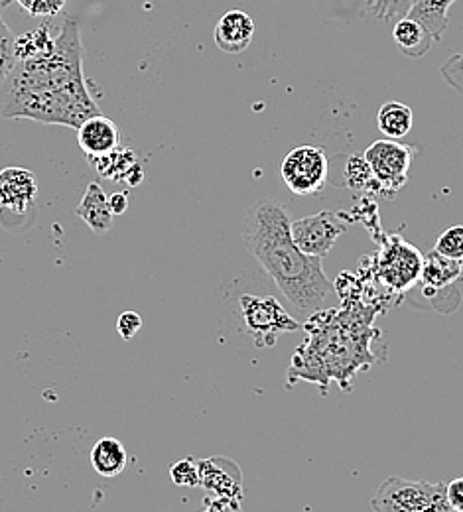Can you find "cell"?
I'll list each match as a JSON object with an SVG mask.
<instances>
[{
  "instance_id": "cell-1",
  "label": "cell",
  "mask_w": 463,
  "mask_h": 512,
  "mask_svg": "<svg viewBox=\"0 0 463 512\" xmlns=\"http://www.w3.org/2000/svg\"><path fill=\"white\" fill-rule=\"evenodd\" d=\"M99 113L83 75V46L75 18L64 20L48 54L18 60L0 83V117L4 119L79 128Z\"/></svg>"
},
{
  "instance_id": "cell-2",
  "label": "cell",
  "mask_w": 463,
  "mask_h": 512,
  "mask_svg": "<svg viewBox=\"0 0 463 512\" xmlns=\"http://www.w3.org/2000/svg\"><path fill=\"white\" fill-rule=\"evenodd\" d=\"M290 223L286 207L265 197L249 213L243 241L292 308L302 316H314L330 298L333 284L322 268V258L298 249Z\"/></svg>"
},
{
  "instance_id": "cell-3",
  "label": "cell",
  "mask_w": 463,
  "mask_h": 512,
  "mask_svg": "<svg viewBox=\"0 0 463 512\" xmlns=\"http://www.w3.org/2000/svg\"><path fill=\"white\" fill-rule=\"evenodd\" d=\"M375 512H452L446 497V483L412 481L389 477L371 499Z\"/></svg>"
},
{
  "instance_id": "cell-4",
  "label": "cell",
  "mask_w": 463,
  "mask_h": 512,
  "mask_svg": "<svg viewBox=\"0 0 463 512\" xmlns=\"http://www.w3.org/2000/svg\"><path fill=\"white\" fill-rule=\"evenodd\" d=\"M243 321L259 349H270L284 333L300 331L302 323L288 316L282 304L272 296L245 294L239 300Z\"/></svg>"
},
{
  "instance_id": "cell-5",
  "label": "cell",
  "mask_w": 463,
  "mask_h": 512,
  "mask_svg": "<svg viewBox=\"0 0 463 512\" xmlns=\"http://www.w3.org/2000/svg\"><path fill=\"white\" fill-rule=\"evenodd\" d=\"M282 180L294 195L310 197L324 192L330 174V162L322 148L298 146L286 154L280 166Z\"/></svg>"
},
{
  "instance_id": "cell-6",
  "label": "cell",
  "mask_w": 463,
  "mask_h": 512,
  "mask_svg": "<svg viewBox=\"0 0 463 512\" xmlns=\"http://www.w3.org/2000/svg\"><path fill=\"white\" fill-rule=\"evenodd\" d=\"M363 158L367 160L381 193L393 195L398 190H402V186L408 180L414 148L397 140L385 138V140H375L363 152Z\"/></svg>"
},
{
  "instance_id": "cell-7",
  "label": "cell",
  "mask_w": 463,
  "mask_h": 512,
  "mask_svg": "<svg viewBox=\"0 0 463 512\" xmlns=\"http://www.w3.org/2000/svg\"><path fill=\"white\" fill-rule=\"evenodd\" d=\"M349 217L343 213L320 211L316 215H308L290 223L292 239L304 255L322 258L328 256L337 239L347 231Z\"/></svg>"
},
{
  "instance_id": "cell-8",
  "label": "cell",
  "mask_w": 463,
  "mask_h": 512,
  "mask_svg": "<svg viewBox=\"0 0 463 512\" xmlns=\"http://www.w3.org/2000/svg\"><path fill=\"white\" fill-rule=\"evenodd\" d=\"M424 256L402 237L393 235L383 241L379 255V272L387 286L397 292L412 288L422 276Z\"/></svg>"
},
{
  "instance_id": "cell-9",
  "label": "cell",
  "mask_w": 463,
  "mask_h": 512,
  "mask_svg": "<svg viewBox=\"0 0 463 512\" xmlns=\"http://www.w3.org/2000/svg\"><path fill=\"white\" fill-rule=\"evenodd\" d=\"M199 465V485L225 499H243V473L241 467L229 457H209L201 459Z\"/></svg>"
},
{
  "instance_id": "cell-10",
  "label": "cell",
  "mask_w": 463,
  "mask_h": 512,
  "mask_svg": "<svg viewBox=\"0 0 463 512\" xmlns=\"http://www.w3.org/2000/svg\"><path fill=\"white\" fill-rule=\"evenodd\" d=\"M38 195L36 176L26 168L0 170V213L24 215L32 209Z\"/></svg>"
},
{
  "instance_id": "cell-11",
  "label": "cell",
  "mask_w": 463,
  "mask_h": 512,
  "mask_svg": "<svg viewBox=\"0 0 463 512\" xmlns=\"http://www.w3.org/2000/svg\"><path fill=\"white\" fill-rule=\"evenodd\" d=\"M121 132L113 119L105 115H93L77 128V144L87 158L111 154L119 148Z\"/></svg>"
},
{
  "instance_id": "cell-12",
  "label": "cell",
  "mask_w": 463,
  "mask_h": 512,
  "mask_svg": "<svg viewBox=\"0 0 463 512\" xmlns=\"http://www.w3.org/2000/svg\"><path fill=\"white\" fill-rule=\"evenodd\" d=\"M255 38V22L243 10H229L221 16L215 26L213 40L217 48L225 54L245 52Z\"/></svg>"
},
{
  "instance_id": "cell-13",
  "label": "cell",
  "mask_w": 463,
  "mask_h": 512,
  "mask_svg": "<svg viewBox=\"0 0 463 512\" xmlns=\"http://www.w3.org/2000/svg\"><path fill=\"white\" fill-rule=\"evenodd\" d=\"M75 213L85 221V225L95 233H109L113 229L115 215L109 207V197L101 184L93 182L87 186L81 201L77 203Z\"/></svg>"
},
{
  "instance_id": "cell-14",
  "label": "cell",
  "mask_w": 463,
  "mask_h": 512,
  "mask_svg": "<svg viewBox=\"0 0 463 512\" xmlns=\"http://www.w3.org/2000/svg\"><path fill=\"white\" fill-rule=\"evenodd\" d=\"M393 40L404 56L414 60L426 56L434 46V36L412 18H402L395 22Z\"/></svg>"
},
{
  "instance_id": "cell-15",
  "label": "cell",
  "mask_w": 463,
  "mask_h": 512,
  "mask_svg": "<svg viewBox=\"0 0 463 512\" xmlns=\"http://www.w3.org/2000/svg\"><path fill=\"white\" fill-rule=\"evenodd\" d=\"M91 465L101 477H117L127 467V449L117 438H103L91 449Z\"/></svg>"
},
{
  "instance_id": "cell-16",
  "label": "cell",
  "mask_w": 463,
  "mask_h": 512,
  "mask_svg": "<svg viewBox=\"0 0 463 512\" xmlns=\"http://www.w3.org/2000/svg\"><path fill=\"white\" fill-rule=\"evenodd\" d=\"M456 0H416L406 18L420 22L434 40L442 38L448 28V10Z\"/></svg>"
},
{
  "instance_id": "cell-17",
  "label": "cell",
  "mask_w": 463,
  "mask_h": 512,
  "mask_svg": "<svg viewBox=\"0 0 463 512\" xmlns=\"http://www.w3.org/2000/svg\"><path fill=\"white\" fill-rule=\"evenodd\" d=\"M462 276V262L452 260L446 256L438 255L432 251L430 256L424 258L422 266V282L432 290H442L450 284H454Z\"/></svg>"
},
{
  "instance_id": "cell-18",
  "label": "cell",
  "mask_w": 463,
  "mask_h": 512,
  "mask_svg": "<svg viewBox=\"0 0 463 512\" xmlns=\"http://www.w3.org/2000/svg\"><path fill=\"white\" fill-rule=\"evenodd\" d=\"M377 125L379 130L391 138V140H398L402 136H406L412 125H414V113L408 105L398 103V101H389L379 109L377 115Z\"/></svg>"
},
{
  "instance_id": "cell-19",
  "label": "cell",
  "mask_w": 463,
  "mask_h": 512,
  "mask_svg": "<svg viewBox=\"0 0 463 512\" xmlns=\"http://www.w3.org/2000/svg\"><path fill=\"white\" fill-rule=\"evenodd\" d=\"M54 40L50 36V24H42L40 28L26 32L16 38V58L18 60H30L48 54L54 48Z\"/></svg>"
},
{
  "instance_id": "cell-20",
  "label": "cell",
  "mask_w": 463,
  "mask_h": 512,
  "mask_svg": "<svg viewBox=\"0 0 463 512\" xmlns=\"http://www.w3.org/2000/svg\"><path fill=\"white\" fill-rule=\"evenodd\" d=\"M343 178H345V184H347L349 190H355V192L377 190L381 193L375 178H373V172H371V168H369V164L363 156H349L347 158Z\"/></svg>"
},
{
  "instance_id": "cell-21",
  "label": "cell",
  "mask_w": 463,
  "mask_h": 512,
  "mask_svg": "<svg viewBox=\"0 0 463 512\" xmlns=\"http://www.w3.org/2000/svg\"><path fill=\"white\" fill-rule=\"evenodd\" d=\"M416 0H365V12L383 22H398L408 16Z\"/></svg>"
},
{
  "instance_id": "cell-22",
  "label": "cell",
  "mask_w": 463,
  "mask_h": 512,
  "mask_svg": "<svg viewBox=\"0 0 463 512\" xmlns=\"http://www.w3.org/2000/svg\"><path fill=\"white\" fill-rule=\"evenodd\" d=\"M16 62V36L0 16V83L10 75Z\"/></svg>"
},
{
  "instance_id": "cell-23",
  "label": "cell",
  "mask_w": 463,
  "mask_h": 512,
  "mask_svg": "<svg viewBox=\"0 0 463 512\" xmlns=\"http://www.w3.org/2000/svg\"><path fill=\"white\" fill-rule=\"evenodd\" d=\"M434 251L438 255L446 256V258H452V260H463V225H456V227H450L448 231H444L436 245H434Z\"/></svg>"
},
{
  "instance_id": "cell-24",
  "label": "cell",
  "mask_w": 463,
  "mask_h": 512,
  "mask_svg": "<svg viewBox=\"0 0 463 512\" xmlns=\"http://www.w3.org/2000/svg\"><path fill=\"white\" fill-rule=\"evenodd\" d=\"M170 477L178 487H199V465L194 459H182L172 465Z\"/></svg>"
},
{
  "instance_id": "cell-25",
  "label": "cell",
  "mask_w": 463,
  "mask_h": 512,
  "mask_svg": "<svg viewBox=\"0 0 463 512\" xmlns=\"http://www.w3.org/2000/svg\"><path fill=\"white\" fill-rule=\"evenodd\" d=\"M446 83L463 99V52L452 56L448 62L440 67Z\"/></svg>"
},
{
  "instance_id": "cell-26",
  "label": "cell",
  "mask_w": 463,
  "mask_h": 512,
  "mask_svg": "<svg viewBox=\"0 0 463 512\" xmlns=\"http://www.w3.org/2000/svg\"><path fill=\"white\" fill-rule=\"evenodd\" d=\"M32 16H56L64 10L66 0H16Z\"/></svg>"
},
{
  "instance_id": "cell-27",
  "label": "cell",
  "mask_w": 463,
  "mask_h": 512,
  "mask_svg": "<svg viewBox=\"0 0 463 512\" xmlns=\"http://www.w3.org/2000/svg\"><path fill=\"white\" fill-rule=\"evenodd\" d=\"M140 327H142V318L136 312H125V314H121V318L117 321L119 335L127 341L133 339L134 335L140 331Z\"/></svg>"
},
{
  "instance_id": "cell-28",
  "label": "cell",
  "mask_w": 463,
  "mask_h": 512,
  "mask_svg": "<svg viewBox=\"0 0 463 512\" xmlns=\"http://www.w3.org/2000/svg\"><path fill=\"white\" fill-rule=\"evenodd\" d=\"M446 497L452 512H463V477H456L446 485Z\"/></svg>"
},
{
  "instance_id": "cell-29",
  "label": "cell",
  "mask_w": 463,
  "mask_h": 512,
  "mask_svg": "<svg viewBox=\"0 0 463 512\" xmlns=\"http://www.w3.org/2000/svg\"><path fill=\"white\" fill-rule=\"evenodd\" d=\"M239 503H241V501H237V499L217 497V499H213V501L207 503L205 512H243Z\"/></svg>"
},
{
  "instance_id": "cell-30",
  "label": "cell",
  "mask_w": 463,
  "mask_h": 512,
  "mask_svg": "<svg viewBox=\"0 0 463 512\" xmlns=\"http://www.w3.org/2000/svg\"><path fill=\"white\" fill-rule=\"evenodd\" d=\"M109 207L113 215H123L129 209V195L125 192L113 193L109 197Z\"/></svg>"
},
{
  "instance_id": "cell-31",
  "label": "cell",
  "mask_w": 463,
  "mask_h": 512,
  "mask_svg": "<svg viewBox=\"0 0 463 512\" xmlns=\"http://www.w3.org/2000/svg\"><path fill=\"white\" fill-rule=\"evenodd\" d=\"M10 2H12V0H0V10H2V8H4V6H8V4H10Z\"/></svg>"
}]
</instances>
